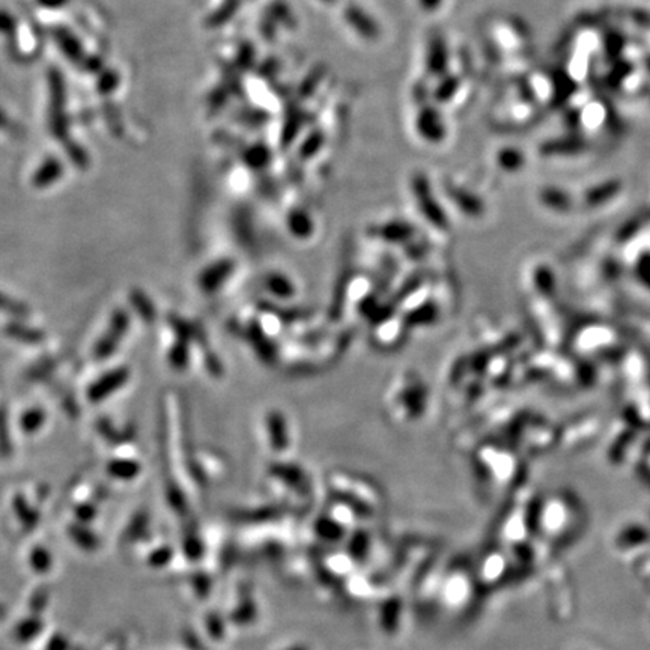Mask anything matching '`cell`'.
Returning a JSON list of instances; mask_svg holds the SVG:
<instances>
[{
	"instance_id": "obj_2",
	"label": "cell",
	"mask_w": 650,
	"mask_h": 650,
	"mask_svg": "<svg viewBox=\"0 0 650 650\" xmlns=\"http://www.w3.org/2000/svg\"><path fill=\"white\" fill-rule=\"evenodd\" d=\"M128 379V371L125 367H119L106 374L104 376H101L97 383L89 388V399L92 402H99L106 399V396L111 395L114 391H116L119 387L125 384V381Z\"/></svg>"
},
{
	"instance_id": "obj_9",
	"label": "cell",
	"mask_w": 650,
	"mask_h": 650,
	"mask_svg": "<svg viewBox=\"0 0 650 650\" xmlns=\"http://www.w3.org/2000/svg\"><path fill=\"white\" fill-rule=\"evenodd\" d=\"M610 16L630 18L637 26L650 29V13L644 9H611Z\"/></svg>"
},
{
	"instance_id": "obj_1",
	"label": "cell",
	"mask_w": 650,
	"mask_h": 650,
	"mask_svg": "<svg viewBox=\"0 0 650 650\" xmlns=\"http://www.w3.org/2000/svg\"><path fill=\"white\" fill-rule=\"evenodd\" d=\"M127 329H128V315L124 310H116L114 318H111L109 331L104 334V338L101 339L97 345L95 355L98 358H106L114 354L119 341L122 339V336L125 334Z\"/></svg>"
},
{
	"instance_id": "obj_19",
	"label": "cell",
	"mask_w": 650,
	"mask_h": 650,
	"mask_svg": "<svg viewBox=\"0 0 650 650\" xmlns=\"http://www.w3.org/2000/svg\"><path fill=\"white\" fill-rule=\"evenodd\" d=\"M644 65H646V68L650 71V56H647V58L644 59Z\"/></svg>"
},
{
	"instance_id": "obj_10",
	"label": "cell",
	"mask_w": 650,
	"mask_h": 650,
	"mask_svg": "<svg viewBox=\"0 0 650 650\" xmlns=\"http://www.w3.org/2000/svg\"><path fill=\"white\" fill-rule=\"evenodd\" d=\"M266 285L268 288H270L271 293L280 295V297H286V295H293L294 293V286L290 285V282L288 283V280L285 278V276H280V274H271V276H268L266 278Z\"/></svg>"
},
{
	"instance_id": "obj_3",
	"label": "cell",
	"mask_w": 650,
	"mask_h": 650,
	"mask_svg": "<svg viewBox=\"0 0 650 650\" xmlns=\"http://www.w3.org/2000/svg\"><path fill=\"white\" fill-rule=\"evenodd\" d=\"M620 190H622V183L619 181V179H608V181L590 188L584 196V202H586V205L590 208L601 207L602 204H605V202H608L613 197L618 196L620 193Z\"/></svg>"
},
{
	"instance_id": "obj_18",
	"label": "cell",
	"mask_w": 650,
	"mask_h": 650,
	"mask_svg": "<svg viewBox=\"0 0 650 650\" xmlns=\"http://www.w3.org/2000/svg\"><path fill=\"white\" fill-rule=\"evenodd\" d=\"M637 231H640V221H638L637 219L627 221L626 225L622 226V229L619 232V240H622V241L630 240Z\"/></svg>"
},
{
	"instance_id": "obj_13",
	"label": "cell",
	"mask_w": 650,
	"mask_h": 650,
	"mask_svg": "<svg viewBox=\"0 0 650 650\" xmlns=\"http://www.w3.org/2000/svg\"><path fill=\"white\" fill-rule=\"evenodd\" d=\"M0 310H4V312H8L11 313V315H17V317H21V318H25L29 315V310L25 305H21V302L16 301V300H11L9 297L4 295V294H0Z\"/></svg>"
},
{
	"instance_id": "obj_5",
	"label": "cell",
	"mask_w": 650,
	"mask_h": 650,
	"mask_svg": "<svg viewBox=\"0 0 650 650\" xmlns=\"http://www.w3.org/2000/svg\"><path fill=\"white\" fill-rule=\"evenodd\" d=\"M541 200L548 208L558 212L569 211L570 207H572V199L569 197V195L554 187L545 188L544 192H541Z\"/></svg>"
},
{
	"instance_id": "obj_12",
	"label": "cell",
	"mask_w": 650,
	"mask_h": 650,
	"mask_svg": "<svg viewBox=\"0 0 650 650\" xmlns=\"http://www.w3.org/2000/svg\"><path fill=\"white\" fill-rule=\"evenodd\" d=\"M131 300H133V305L136 306L137 312L140 313V317L143 319H147V321H151L154 319L155 317V313H154V306L151 305V301L145 297L143 294L140 293H134L131 295Z\"/></svg>"
},
{
	"instance_id": "obj_17",
	"label": "cell",
	"mask_w": 650,
	"mask_h": 650,
	"mask_svg": "<svg viewBox=\"0 0 650 650\" xmlns=\"http://www.w3.org/2000/svg\"><path fill=\"white\" fill-rule=\"evenodd\" d=\"M187 360H188L187 343L185 341H179V343L173 346V350L171 352V362L176 367H184L187 364Z\"/></svg>"
},
{
	"instance_id": "obj_11",
	"label": "cell",
	"mask_w": 650,
	"mask_h": 650,
	"mask_svg": "<svg viewBox=\"0 0 650 650\" xmlns=\"http://www.w3.org/2000/svg\"><path fill=\"white\" fill-rule=\"evenodd\" d=\"M635 276L650 290V252H646L638 257L635 265Z\"/></svg>"
},
{
	"instance_id": "obj_4",
	"label": "cell",
	"mask_w": 650,
	"mask_h": 650,
	"mask_svg": "<svg viewBox=\"0 0 650 650\" xmlns=\"http://www.w3.org/2000/svg\"><path fill=\"white\" fill-rule=\"evenodd\" d=\"M231 271H232V262L223 261V262L212 265L208 268L207 271H204V274H202L200 286L204 288V290H216V288H219L223 283V280L228 277V274H231Z\"/></svg>"
},
{
	"instance_id": "obj_14",
	"label": "cell",
	"mask_w": 650,
	"mask_h": 650,
	"mask_svg": "<svg viewBox=\"0 0 650 650\" xmlns=\"http://www.w3.org/2000/svg\"><path fill=\"white\" fill-rule=\"evenodd\" d=\"M46 420V414H44L41 410H30L27 411L23 417H21V426L23 429L27 432H32L38 429L39 426Z\"/></svg>"
},
{
	"instance_id": "obj_8",
	"label": "cell",
	"mask_w": 650,
	"mask_h": 650,
	"mask_svg": "<svg viewBox=\"0 0 650 650\" xmlns=\"http://www.w3.org/2000/svg\"><path fill=\"white\" fill-rule=\"evenodd\" d=\"M534 283L537 290L544 295H551L556 290V278L548 266H539L534 273Z\"/></svg>"
},
{
	"instance_id": "obj_6",
	"label": "cell",
	"mask_w": 650,
	"mask_h": 650,
	"mask_svg": "<svg viewBox=\"0 0 650 650\" xmlns=\"http://www.w3.org/2000/svg\"><path fill=\"white\" fill-rule=\"evenodd\" d=\"M5 331L8 336H11V338H14L21 342H26V343H37L44 339V334L41 331L35 329L25 327V325H20V324H9Z\"/></svg>"
},
{
	"instance_id": "obj_16",
	"label": "cell",
	"mask_w": 650,
	"mask_h": 650,
	"mask_svg": "<svg viewBox=\"0 0 650 650\" xmlns=\"http://www.w3.org/2000/svg\"><path fill=\"white\" fill-rule=\"evenodd\" d=\"M632 71V65L630 62H615L613 66V71L608 75V82L610 86H619V83L623 80L625 77L630 75Z\"/></svg>"
},
{
	"instance_id": "obj_7",
	"label": "cell",
	"mask_w": 650,
	"mask_h": 650,
	"mask_svg": "<svg viewBox=\"0 0 650 650\" xmlns=\"http://www.w3.org/2000/svg\"><path fill=\"white\" fill-rule=\"evenodd\" d=\"M586 149V142L581 139H563L553 142L545 148L548 154H577Z\"/></svg>"
},
{
	"instance_id": "obj_15",
	"label": "cell",
	"mask_w": 650,
	"mask_h": 650,
	"mask_svg": "<svg viewBox=\"0 0 650 650\" xmlns=\"http://www.w3.org/2000/svg\"><path fill=\"white\" fill-rule=\"evenodd\" d=\"M625 44L623 37L618 32H611L610 35L605 39V51H607V56L610 59H615L622 51V47Z\"/></svg>"
}]
</instances>
